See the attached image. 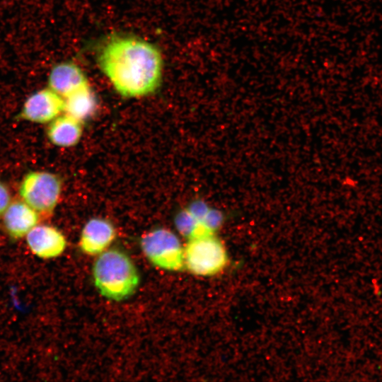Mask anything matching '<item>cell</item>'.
Here are the masks:
<instances>
[{"instance_id":"1","label":"cell","mask_w":382,"mask_h":382,"mask_svg":"<svg viewBox=\"0 0 382 382\" xmlns=\"http://www.w3.org/2000/svg\"><path fill=\"white\" fill-rule=\"evenodd\" d=\"M98 65L121 96L135 98L154 93L163 69L161 52L152 43L133 36H113L103 45Z\"/></svg>"},{"instance_id":"2","label":"cell","mask_w":382,"mask_h":382,"mask_svg":"<svg viewBox=\"0 0 382 382\" xmlns=\"http://www.w3.org/2000/svg\"><path fill=\"white\" fill-rule=\"evenodd\" d=\"M93 279L104 297L120 301L132 296L139 284V274L132 259L118 249L98 255L93 269Z\"/></svg>"},{"instance_id":"3","label":"cell","mask_w":382,"mask_h":382,"mask_svg":"<svg viewBox=\"0 0 382 382\" xmlns=\"http://www.w3.org/2000/svg\"><path fill=\"white\" fill-rule=\"evenodd\" d=\"M184 261L192 274L209 277L221 272L228 258L223 243L214 234H209L188 240L184 248Z\"/></svg>"},{"instance_id":"4","label":"cell","mask_w":382,"mask_h":382,"mask_svg":"<svg viewBox=\"0 0 382 382\" xmlns=\"http://www.w3.org/2000/svg\"><path fill=\"white\" fill-rule=\"evenodd\" d=\"M141 250L156 267L168 271H180L185 267L184 248L171 231L159 228L142 236Z\"/></svg>"},{"instance_id":"5","label":"cell","mask_w":382,"mask_h":382,"mask_svg":"<svg viewBox=\"0 0 382 382\" xmlns=\"http://www.w3.org/2000/svg\"><path fill=\"white\" fill-rule=\"evenodd\" d=\"M62 192V180L52 173L32 171L27 173L19 187L22 200L38 214L50 215Z\"/></svg>"},{"instance_id":"6","label":"cell","mask_w":382,"mask_h":382,"mask_svg":"<svg viewBox=\"0 0 382 382\" xmlns=\"http://www.w3.org/2000/svg\"><path fill=\"white\" fill-rule=\"evenodd\" d=\"M64 100L49 87L40 89L25 100L19 116L31 122H50L64 112Z\"/></svg>"},{"instance_id":"7","label":"cell","mask_w":382,"mask_h":382,"mask_svg":"<svg viewBox=\"0 0 382 382\" xmlns=\"http://www.w3.org/2000/svg\"><path fill=\"white\" fill-rule=\"evenodd\" d=\"M30 250L42 259L59 256L66 247V240L57 228L49 225H36L26 234Z\"/></svg>"},{"instance_id":"8","label":"cell","mask_w":382,"mask_h":382,"mask_svg":"<svg viewBox=\"0 0 382 382\" xmlns=\"http://www.w3.org/2000/svg\"><path fill=\"white\" fill-rule=\"evenodd\" d=\"M116 237L113 224L103 218H92L84 225L80 236L79 247L88 255H96L107 250Z\"/></svg>"},{"instance_id":"9","label":"cell","mask_w":382,"mask_h":382,"mask_svg":"<svg viewBox=\"0 0 382 382\" xmlns=\"http://www.w3.org/2000/svg\"><path fill=\"white\" fill-rule=\"evenodd\" d=\"M88 83L81 67L72 61H64L52 66L47 78L48 87L65 98Z\"/></svg>"},{"instance_id":"10","label":"cell","mask_w":382,"mask_h":382,"mask_svg":"<svg viewBox=\"0 0 382 382\" xmlns=\"http://www.w3.org/2000/svg\"><path fill=\"white\" fill-rule=\"evenodd\" d=\"M3 215L4 227L14 239L25 236L40 219L39 214L23 200L11 202Z\"/></svg>"},{"instance_id":"11","label":"cell","mask_w":382,"mask_h":382,"mask_svg":"<svg viewBox=\"0 0 382 382\" xmlns=\"http://www.w3.org/2000/svg\"><path fill=\"white\" fill-rule=\"evenodd\" d=\"M82 132V122L64 113L50 122L47 136L55 146L70 147L79 141Z\"/></svg>"},{"instance_id":"12","label":"cell","mask_w":382,"mask_h":382,"mask_svg":"<svg viewBox=\"0 0 382 382\" xmlns=\"http://www.w3.org/2000/svg\"><path fill=\"white\" fill-rule=\"evenodd\" d=\"M65 114L83 122L91 117L97 109V99L88 83L64 98Z\"/></svg>"},{"instance_id":"13","label":"cell","mask_w":382,"mask_h":382,"mask_svg":"<svg viewBox=\"0 0 382 382\" xmlns=\"http://www.w3.org/2000/svg\"><path fill=\"white\" fill-rule=\"evenodd\" d=\"M175 226L179 233L188 240L213 234L187 208L180 211L175 216Z\"/></svg>"},{"instance_id":"14","label":"cell","mask_w":382,"mask_h":382,"mask_svg":"<svg viewBox=\"0 0 382 382\" xmlns=\"http://www.w3.org/2000/svg\"><path fill=\"white\" fill-rule=\"evenodd\" d=\"M224 219V216L222 212L217 209L210 208L202 223L210 233L214 234V233L221 226Z\"/></svg>"},{"instance_id":"15","label":"cell","mask_w":382,"mask_h":382,"mask_svg":"<svg viewBox=\"0 0 382 382\" xmlns=\"http://www.w3.org/2000/svg\"><path fill=\"white\" fill-rule=\"evenodd\" d=\"M187 209L197 219L202 222L210 207L204 201L196 200L192 202Z\"/></svg>"},{"instance_id":"16","label":"cell","mask_w":382,"mask_h":382,"mask_svg":"<svg viewBox=\"0 0 382 382\" xmlns=\"http://www.w3.org/2000/svg\"><path fill=\"white\" fill-rule=\"evenodd\" d=\"M11 202L9 190L4 183L0 181V215L4 213Z\"/></svg>"}]
</instances>
